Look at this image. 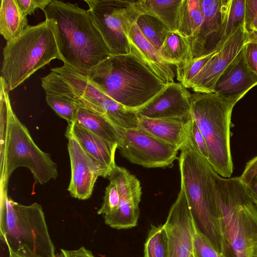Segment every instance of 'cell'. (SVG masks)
<instances>
[{
  "mask_svg": "<svg viewBox=\"0 0 257 257\" xmlns=\"http://www.w3.org/2000/svg\"><path fill=\"white\" fill-rule=\"evenodd\" d=\"M44 12L64 64L86 75L110 55L88 10L76 3L52 0Z\"/></svg>",
  "mask_w": 257,
  "mask_h": 257,
  "instance_id": "6da1fadb",
  "label": "cell"
},
{
  "mask_svg": "<svg viewBox=\"0 0 257 257\" xmlns=\"http://www.w3.org/2000/svg\"><path fill=\"white\" fill-rule=\"evenodd\" d=\"M179 157L181 187L184 190L196 231L221 254L216 172L190 145Z\"/></svg>",
  "mask_w": 257,
  "mask_h": 257,
  "instance_id": "7a4b0ae2",
  "label": "cell"
},
{
  "mask_svg": "<svg viewBox=\"0 0 257 257\" xmlns=\"http://www.w3.org/2000/svg\"><path fill=\"white\" fill-rule=\"evenodd\" d=\"M86 76L112 99L136 111L167 85L131 53L110 55Z\"/></svg>",
  "mask_w": 257,
  "mask_h": 257,
  "instance_id": "3957f363",
  "label": "cell"
},
{
  "mask_svg": "<svg viewBox=\"0 0 257 257\" xmlns=\"http://www.w3.org/2000/svg\"><path fill=\"white\" fill-rule=\"evenodd\" d=\"M223 257H250L257 242V208L239 177L216 174Z\"/></svg>",
  "mask_w": 257,
  "mask_h": 257,
  "instance_id": "277c9868",
  "label": "cell"
},
{
  "mask_svg": "<svg viewBox=\"0 0 257 257\" xmlns=\"http://www.w3.org/2000/svg\"><path fill=\"white\" fill-rule=\"evenodd\" d=\"M1 189L0 237L9 253L25 257H55L41 205L20 204Z\"/></svg>",
  "mask_w": 257,
  "mask_h": 257,
  "instance_id": "5b68a950",
  "label": "cell"
},
{
  "mask_svg": "<svg viewBox=\"0 0 257 257\" xmlns=\"http://www.w3.org/2000/svg\"><path fill=\"white\" fill-rule=\"evenodd\" d=\"M238 101L216 93L194 92L191 96V116L196 122L207 146L208 161L223 178L233 172L230 152L231 116Z\"/></svg>",
  "mask_w": 257,
  "mask_h": 257,
  "instance_id": "8992f818",
  "label": "cell"
},
{
  "mask_svg": "<svg viewBox=\"0 0 257 257\" xmlns=\"http://www.w3.org/2000/svg\"><path fill=\"white\" fill-rule=\"evenodd\" d=\"M1 76L11 91L38 70L60 57L47 20L29 25L18 38L7 42L3 51Z\"/></svg>",
  "mask_w": 257,
  "mask_h": 257,
  "instance_id": "52a82bcc",
  "label": "cell"
},
{
  "mask_svg": "<svg viewBox=\"0 0 257 257\" xmlns=\"http://www.w3.org/2000/svg\"><path fill=\"white\" fill-rule=\"evenodd\" d=\"M24 167L32 172L35 181L41 185L58 176L57 165L49 154L42 151L35 144L26 126L13 110L9 111L5 169L0 178L1 189L8 188L13 172L18 167Z\"/></svg>",
  "mask_w": 257,
  "mask_h": 257,
  "instance_id": "ba28073f",
  "label": "cell"
},
{
  "mask_svg": "<svg viewBox=\"0 0 257 257\" xmlns=\"http://www.w3.org/2000/svg\"><path fill=\"white\" fill-rule=\"evenodd\" d=\"M91 21L111 55L130 53L125 33L140 15L131 1L85 0Z\"/></svg>",
  "mask_w": 257,
  "mask_h": 257,
  "instance_id": "9c48e42d",
  "label": "cell"
},
{
  "mask_svg": "<svg viewBox=\"0 0 257 257\" xmlns=\"http://www.w3.org/2000/svg\"><path fill=\"white\" fill-rule=\"evenodd\" d=\"M121 155L130 162L144 167L169 166L177 158L179 149L175 146L150 136L139 128L120 127Z\"/></svg>",
  "mask_w": 257,
  "mask_h": 257,
  "instance_id": "30bf717a",
  "label": "cell"
},
{
  "mask_svg": "<svg viewBox=\"0 0 257 257\" xmlns=\"http://www.w3.org/2000/svg\"><path fill=\"white\" fill-rule=\"evenodd\" d=\"M108 178L116 186L120 201L115 213L104 216L105 224L117 229L135 227L139 219L142 195L139 180L124 168L117 165L111 170Z\"/></svg>",
  "mask_w": 257,
  "mask_h": 257,
  "instance_id": "8fae6325",
  "label": "cell"
},
{
  "mask_svg": "<svg viewBox=\"0 0 257 257\" xmlns=\"http://www.w3.org/2000/svg\"><path fill=\"white\" fill-rule=\"evenodd\" d=\"M65 136L71 171L68 190L72 197L86 200L92 195L98 177H108L110 171L90 156L74 138Z\"/></svg>",
  "mask_w": 257,
  "mask_h": 257,
  "instance_id": "7c38bea8",
  "label": "cell"
},
{
  "mask_svg": "<svg viewBox=\"0 0 257 257\" xmlns=\"http://www.w3.org/2000/svg\"><path fill=\"white\" fill-rule=\"evenodd\" d=\"M168 237L169 257H190L196 232L184 190L181 187L164 223Z\"/></svg>",
  "mask_w": 257,
  "mask_h": 257,
  "instance_id": "4fadbf2b",
  "label": "cell"
},
{
  "mask_svg": "<svg viewBox=\"0 0 257 257\" xmlns=\"http://www.w3.org/2000/svg\"><path fill=\"white\" fill-rule=\"evenodd\" d=\"M203 20L192 47L193 58L219 50L231 0H200Z\"/></svg>",
  "mask_w": 257,
  "mask_h": 257,
  "instance_id": "5bb4252c",
  "label": "cell"
},
{
  "mask_svg": "<svg viewBox=\"0 0 257 257\" xmlns=\"http://www.w3.org/2000/svg\"><path fill=\"white\" fill-rule=\"evenodd\" d=\"M245 25L240 26L213 55L192 81L194 92L214 93L217 80L228 66L247 43Z\"/></svg>",
  "mask_w": 257,
  "mask_h": 257,
  "instance_id": "9a60e30c",
  "label": "cell"
},
{
  "mask_svg": "<svg viewBox=\"0 0 257 257\" xmlns=\"http://www.w3.org/2000/svg\"><path fill=\"white\" fill-rule=\"evenodd\" d=\"M191 94L180 83L166 87L136 112L139 117L161 119H184L191 116Z\"/></svg>",
  "mask_w": 257,
  "mask_h": 257,
  "instance_id": "2e32d148",
  "label": "cell"
},
{
  "mask_svg": "<svg viewBox=\"0 0 257 257\" xmlns=\"http://www.w3.org/2000/svg\"><path fill=\"white\" fill-rule=\"evenodd\" d=\"M244 47L219 78L214 93L239 101L257 85V75L246 62Z\"/></svg>",
  "mask_w": 257,
  "mask_h": 257,
  "instance_id": "e0dca14e",
  "label": "cell"
},
{
  "mask_svg": "<svg viewBox=\"0 0 257 257\" xmlns=\"http://www.w3.org/2000/svg\"><path fill=\"white\" fill-rule=\"evenodd\" d=\"M136 22L125 31L130 53L164 83L175 82L173 65L162 59L158 51L142 34Z\"/></svg>",
  "mask_w": 257,
  "mask_h": 257,
  "instance_id": "ac0fdd59",
  "label": "cell"
},
{
  "mask_svg": "<svg viewBox=\"0 0 257 257\" xmlns=\"http://www.w3.org/2000/svg\"><path fill=\"white\" fill-rule=\"evenodd\" d=\"M191 118L155 119L139 117L138 128L182 150L189 144Z\"/></svg>",
  "mask_w": 257,
  "mask_h": 257,
  "instance_id": "d6986e66",
  "label": "cell"
},
{
  "mask_svg": "<svg viewBox=\"0 0 257 257\" xmlns=\"http://www.w3.org/2000/svg\"><path fill=\"white\" fill-rule=\"evenodd\" d=\"M67 135L74 138L90 156L110 172L116 165L115 153L117 145L110 143L76 123L68 125L65 133Z\"/></svg>",
  "mask_w": 257,
  "mask_h": 257,
  "instance_id": "ffe728a7",
  "label": "cell"
},
{
  "mask_svg": "<svg viewBox=\"0 0 257 257\" xmlns=\"http://www.w3.org/2000/svg\"><path fill=\"white\" fill-rule=\"evenodd\" d=\"M75 123L120 148L121 143L120 127L105 115L79 106Z\"/></svg>",
  "mask_w": 257,
  "mask_h": 257,
  "instance_id": "44dd1931",
  "label": "cell"
},
{
  "mask_svg": "<svg viewBox=\"0 0 257 257\" xmlns=\"http://www.w3.org/2000/svg\"><path fill=\"white\" fill-rule=\"evenodd\" d=\"M140 15H148L161 21L171 32H177L179 11L182 0L131 1Z\"/></svg>",
  "mask_w": 257,
  "mask_h": 257,
  "instance_id": "7402d4cb",
  "label": "cell"
},
{
  "mask_svg": "<svg viewBox=\"0 0 257 257\" xmlns=\"http://www.w3.org/2000/svg\"><path fill=\"white\" fill-rule=\"evenodd\" d=\"M28 20L17 0H2L0 8V34L7 40L19 38L29 26Z\"/></svg>",
  "mask_w": 257,
  "mask_h": 257,
  "instance_id": "603a6c76",
  "label": "cell"
},
{
  "mask_svg": "<svg viewBox=\"0 0 257 257\" xmlns=\"http://www.w3.org/2000/svg\"><path fill=\"white\" fill-rule=\"evenodd\" d=\"M203 20L200 0H182L177 32L189 40L191 49L197 38Z\"/></svg>",
  "mask_w": 257,
  "mask_h": 257,
  "instance_id": "cb8c5ba5",
  "label": "cell"
},
{
  "mask_svg": "<svg viewBox=\"0 0 257 257\" xmlns=\"http://www.w3.org/2000/svg\"><path fill=\"white\" fill-rule=\"evenodd\" d=\"M158 53L165 62L176 66L193 58L190 41L177 32L168 33Z\"/></svg>",
  "mask_w": 257,
  "mask_h": 257,
  "instance_id": "d4e9b609",
  "label": "cell"
},
{
  "mask_svg": "<svg viewBox=\"0 0 257 257\" xmlns=\"http://www.w3.org/2000/svg\"><path fill=\"white\" fill-rule=\"evenodd\" d=\"M9 88L5 79L0 78V175L4 172L7 143L9 126V111L12 107Z\"/></svg>",
  "mask_w": 257,
  "mask_h": 257,
  "instance_id": "484cf974",
  "label": "cell"
},
{
  "mask_svg": "<svg viewBox=\"0 0 257 257\" xmlns=\"http://www.w3.org/2000/svg\"><path fill=\"white\" fill-rule=\"evenodd\" d=\"M136 23L142 34L158 51L170 31L159 19L148 15H140Z\"/></svg>",
  "mask_w": 257,
  "mask_h": 257,
  "instance_id": "4316f807",
  "label": "cell"
},
{
  "mask_svg": "<svg viewBox=\"0 0 257 257\" xmlns=\"http://www.w3.org/2000/svg\"><path fill=\"white\" fill-rule=\"evenodd\" d=\"M144 244V257H169V244L165 224L151 225Z\"/></svg>",
  "mask_w": 257,
  "mask_h": 257,
  "instance_id": "83f0119b",
  "label": "cell"
},
{
  "mask_svg": "<svg viewBox=\"0 0 257 257\" xmlns=\"http://www.w3.org/2000/svg\"><path fill=\"white\" fill-rule=\"evenodd\" d=\"M218 51L192 58L176 66L177 79L180 83L186 88H190L193 79Z\"/></svg>",
  "mask_w": 257,
  "mask_h": 257,
  "instance_id": "f1b7e54d",
  "label": "cell"
},
{
  "mask_svg": "<svg viewBox=\"0 0 257 257\" xmlns=\"http://www.w3.org/2000/svg\"><path fill=\"white\" fill-rule=\"evenodd\" d=\"M46 100L47 104L59 116L68 122V125L75 122L79 106L74 102L48 93H46Z\"/></svg>",
  "mask_w": 257,
  "mask_h": 257,
  "instance_id": "f546056e",
  "label": "cell"
},
{
  "mask_svg": "<svg viewBox=\"0 0 257 257\" xmlns=\"http://www.w3.org/2000/svg\"><path fill=\"white\" fill-rule=\"evenodd\" d=\"M245 4V0H231L220 48L238 28L244 25Z\"/></svg>",
  "mask_w": 257,
  "mask_h": 257,
  "instance_id": "4dcf8cb0",
  "label": "cell"
},
{
  "mask_svg": "<svg viewBox=\"0 0 257 257\" xmlns=\"http://www.w3.org/2000/svg\"><path fill=\"white\" fill-rule=\"evenodd\" d=\"M119 201L117 188L113 183L110 182L105 188L103 203L97 211V214H103V216L113 214L118 209Z\"/></svg>",
  "mask_w": 257,
  "mask_h": 257,
  "instance_id": "1f68e13d",
  "label": "cell"
},
{
  "mask_svg": "<svg viewBox=\"0 0 257 257\" xmlns=\"http://www.w3.org/2000/svg\"><path fill=\"white\" fill-rule=\"evenodd\" d=\"M201 156L208 160L209 155L205 138L191 116L189 126V144Z\"/></svg>",
  "mask_w": 257,
  "mask_h": 257,
  "instance_id": "d6a6232c",
  "label": "cell"
},
{
  "mask_svg": "<svg viewBox=\"0 0 257 257\" xmlns=\"http://www.w3.org/2000/svg\"><path fill=\"white\" fill-rule=\"evenodd\" d=\"M193 254L195 257H223L196 231L193 238Z\"/></svg>",
  "mask_w": 257,
  "mask_h": 257,
  "instance_id": "836d02e7",
  "label": "cell"
},
{
  "mask_svg": "<svg viewBox=\"0 0 257 257\" xmlns=\"http://www.w3.org/2000/svg\"><path fill=\"white\" fill-rule=\"evenodd\" d=\"M244 18L246 30L257 31V0H245Z\"/></svg>",
  "mask_w": 257,
  "mask_h": 257,
  "instance_id": "e575fe53",
  "label": "cell"
},
{
  "mask_svg": "<svg viewBox=\"0 0 257 257\" xmlns=\"http://www.w3.org/2000/svg\"><path fill=\"white\" fill-rule=\"evenodd\" d=\"M23 13L26 15H31L38 9L43 12L52 0H17Z\"/></svg>",
  "mask_w": 257,
  "mask_h": 257,
  "instance_id": "d590c367",
  "label": "cell"
},
{
  "mask_svg": "<svg viewBox=\"0 0 257 257\" xmlns=\"http://www.w3.org/2000/svg\"><path fill=\"white\" fill-rule=\"evenodd\" d=\"M244 49L246 62L250 69L257 75V44L247 43Z\"/></svg>",
  "mask_w": 257,
  "mask_h": 257,
  "instance_id": "8d00e7d4",
  "label": "cell"
},
{
  "mask_svg": "<svg viewBox=\"0 0 257 257\" xmlns=\"http://www.w3.org/2000/svg\"><path fill=\"white\" fill-rule=\"evenodd\" d=\"M256 175H257V156L246 163L239 178L244 185H247Z\"/></svg>",
  "mask_w": 257,
  "mask_h": 257,
  "instance_id": "74e56055",
  "label": "cell"
},
{
  "mask_svg": "<svg viewBox=\"0 0 257 257\" xmlns=\"http://www.w3.org/2000/svg\"><path fill=\"white\" fill-rule=\"evenodd\" d=\"M61 252L64 257H95L90 250L83 246L73 250L61 249Z\"/></svg>",
  "mask_w": 257,
  "mask_h": 257,
  "instance_id": "f35d334b",
  "label": "cell"
},
{
  "mask_svg": "<svg viewBox=\"0 0 257 257\" xmlns=\"http://www.w3.org/2000/svg\"><path fill=\"white\" fill-rule=\"evenodd\" d=\"M245 186L251 201L257 206V175H255L251 181Z\"/></svg>",
  "mask_w": 257,
  "mask_h": 257,
  "instance_id": "ab89813d",
  "label": "cell"
},
{
  "mask_svg": "<svg viewBox=\"0 0 257 257\" xmlns=\"http://www.w3.org/2000/svg\"><path fill=\"white\" fill-rule=\"evenodd\" d=\"M247 32L248 37L247 43L257 44V31L249 30L247 31Z\"/></svg>",
  "mask_w": 257,
  "mask_h": 257,
  "instance_id": "60d3db41",
  "label": "cell"
},
{
  "mask_svg": "<svg viewBox=\"0 0 257 257\" xmlns=\"http://www.w3.org/2000/svg\"><path fill=\"white\" fill-rule=\"evenodd\" d=\"M250 257H257V242L254 244L252 248Z\"/></svg>",
  "mask_w": 257,
  "mask_h": 257,
  "instance_id": "b9f144b4",
  "label": "cell"
},
{
  "mask_svg": "<svg viewBox=\"0 0 257 257\" xmlns=\"http://www.w3.org/2000/svg\"><path fill=\"white\" fill-rule=\"evenodd\" d=\"M14 255L15 256V257H25V256H21V255H15V254H14ZM55 257H64V256H63L62 253L61 252V253H60L56 254Z\"/></svg>",
  "mask_w": 257,
  "mask_h": 257,
  "instance_id": "7bdbcfd3",
  "label": "cell"
},
{
  "mask_svg": "<svg viewBox=\"0 0 257 257\" xmlns=\"http://www.w3.org/2000/svg\"><path fill=\"white\" fill-rule=\"evenodd\" d=\"M9 255H10L9 257H15V256L14 255V254H13V253H9Z\"/></svg>",
  "mask_w": 257,
  "mask_h": 257,
  "instance_id": "ee69618b",
  "label": "cell"
},
{
  "mask_svg": "<svg viewBox=\"0 0 257 257\" xmlns=\"http://www.w3.org/2000/svg\"><path fill=\"white\" fill-rule=\"evenodd\" d=\"M190 257H195L193 253L190 256Z\"/></svg>",
  "mask_w": 257,
  "mask_h": 257,
  "instance_id": "f6af8a7d",
  "label": "cell"
}]
</instances>
